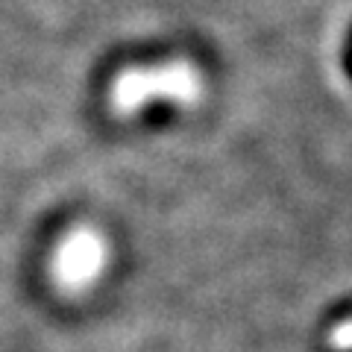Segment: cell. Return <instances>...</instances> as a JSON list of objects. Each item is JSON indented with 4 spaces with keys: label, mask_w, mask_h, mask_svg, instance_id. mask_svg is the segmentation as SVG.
Listing matches in <instances>:
<instances>
[{
    "label": "cell",
    "mask_w": 352,
    "mask_h": 352,
    "mask_svg": "<svg viewBox=\"0 0 352 352\" xmlns=\"http://www.w3.org/2000/svg\"><path fill=\"white\" fill-rule=\"evenodd\" d=\"M100 267H103V244L88 229H80V232L65 238L56 250V264H53V270H56L65 288H82V285H88V279L100 273Z\"/></svg>",
    "instance_id": "7a4b0ae2"
},
{
    "label": "cell",
    "mask_w": 352,
    "mask_h": 352,
    "mask_svg": "<svg viewBox=\"0 0 352 352\" xmlns=\"http://www.w3.org/2000/svg\"><path fill=\"white\" fill-rule=\"evenodd\" d=\"M200 94V76L188 62H168L156 68H132L112 82V106L132 115L153 100L194 103Z\"/></svg>",
    "instance_id": "6da1fadb"
},
{
    "label": "cell",
    "mask_w": 352,
    "mask_h": 352,
    "mask_svg": "<svg viewBox=\"0 0 352 352\" xmlns=\"http://www.w3.org/2000/svg\"><path fill=\"white\" fill-rule=\"evenodd\" d=\"M326 344L332 346L335 352H349L352 349V317H349V320H340L332 332H329Z\"/></svg>",
    "instance_id": "3957f363"
}]
</instances>
